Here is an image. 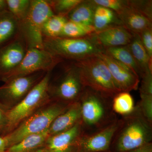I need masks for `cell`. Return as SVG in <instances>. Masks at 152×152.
<instances>
[{
  "label": "cell",
  "instance_id": "cell-4",
  "mask_svg": "<svg viewBox=\"0 0 152 152\" xmlns=\"http://www.w3.org/2000/svg\"><path fill=\"white\" fill-rule=\"evenodd\" d=\"M43 49L55 56L72 61L104 52L96 39L94 33L83 38L44 37Z\"/></svg>",
  "mask_w": 152,
  "mask_h": 152
},
{
  "label": "cell",
  "instance_id": "cell-34",
  "mask_svg": "<svg viewBox=\"0 0 152 152\" xmlns=\"http://www.w3.org/2000/svg\"><path fill=\"white\" fill-rule=\"evenodd\" d=\"M129 152H152V142L146 144Z\"/></svg>",
  "mask_w": 152,
  "mask_h": 152
},
{
  "label": "cell",
  "instance_id": "cell-6",
  "mask_svg": "<svg viewBox=\"0 0 152 152\" xmlns=\"http://www.w3.org/2000/svg\"><path fill=\"white\" fill-rule=\"evenodd\" d=\"M52 72H47L40 81L17 106L8 110V122L1 135L10 133L35 112L51 100L48 94Z\"/></svg>",
  "mask_w": 152,
  "mask_h": 152
},
{
  "label": "cell",
  "instance_id": "cell-2",
  "mask_svg": "<svg viewBox=\"0 0 152 152\" xmlns=\"http://www.w3.org/2000/svg\"><path fill=\"white\" fill-rule=\"evenodd\" d=\"M152 140V124L144 116L137 106L121 118L112 142L110 152H129Z\"/></svg>",
  "mask_w": 152,
  "mask_h": 152
},
{
  "label": "cell",
  "instance_id": "cell-17",
  "mask_svg": "<svg viewBox=\"0 0 152 152\" xmlns=\"http://www.w3.org/2000/svg\"><path fill=\"white\" fill-rule=\"evenodd\" d=\"M80 107L78 102L72 104L53 121L48 129L49 135L53 136L64 132L80 121Z\"/></svg>",
  "mask_w": 152,
  "mask_h": 152
},
{
  "label": "cell",
  "instance_id": "cell-31",
  "mask_svg": "<svg viewBox=\"0 0 152 152\" xmlns=\"http://www.w3.org/2000/svg\"><path fill=\"white\" fill-rule=\"evenodd\" d=\"M138 35L143 45L152 59V28L144 30Z\"/></svg>",
  "mask_w": 152,
  "mask_h": 152
},
{
  "label": "cell",
  "instance_id": "cell-19",
  "mask_svg": "<svg viewBox=\"0 0 152 152\" xmlns=\"http://www.w3.org/2000/svg\"><path fill=\"white\" fill-rule=\"evenodd\" d=\"M19 32V23L8 10L0 13V48L15 37Z\"/></svg>",
  "mask_w": 152,
  "mask_h": 152
},
{
  "label": "cell",
  "instance_id": "cell-32",
  "mask_svg": "<svg viewBox=\"0 0 152 152\" xmlns=\"http://www.w3.org/2000/svg\"><path fill=\"white\" fill-rule=\"evenodd\" d=\"M140 94L152 95V72H147L141 77Z\"/></svg>",
  "mask_w": 152,
  "mask_h": 152
},
{
  "label": "cell",
  "instance_id": "cell-15",
  "mask_svg": "<svg viewBox=\"0 0 152 152\" xmlns=\"http://www.w3.org/2000/svg\"><path fill=\"white\" fill-rule=\"evenodd\" d=\"M83 134L81 121L66 132L50 136L37 152H79V141Z\"/></svg>",
  "mask_w": 152,
  "mask_h": 152
},
{
  "label": "cell",
  "instance_id": "cell-14",
  "mask_svg": "<svg viewBox=\"0 0 152 152\" xmlns=\"http://www.w3.org/2000/svg\"><path fill=\"white\" fill-rule=\"evenodd\" d=\"M98 55L105 63L114 82L121 91L130 92L137 89L140 77L129 68L104 52Z\"/></svg>",
  "mask_w": 152,
  "mask_h": 152
},
{
  "label": "cell",
  "instance_id": "cell-30",
  "mask_svg": "<svg viewBox=\"0 0 152 152\" xmlns=\"http://www.w3.org/2000/svg\"><path fill=\"white\" fill-rule=\"evenodd\" d=\"M98 6L105 7L114 11L117 15L121 12L127 4L128 1L123 0H93Z\"/></svg>",
  "mask_w": 152,
  "mask_h": 152
},
{
  "label": "cell",
  "instance_id": "cell-25",
  "mask_svg": "<svg viewBox=\"0 0 152 152\" xmlns=\"http://www.w3.org/2000/svg\"><path fill=\"white\" fill-rule=\"evenodd\" d=\"M68 20L65 16L53 15L46 21L43 26L42 34L45 38L60 37L63 28Z\"/></svg>",
  "mask_w": 152,
  "mask_h": 152
},
{
  "label": "cell",
  "instance_id": "cell-29",
  "mask_svg": "<svg viewBox=\"0 0 152 152\" xmlns=\"http://www.w3.org/2000/svg\"><path fill=\"white\" fill-rule=\"evenodd\" d=\"M140 96V101L137 106L144 116L152 124V95Z\"/></svg>",
  "mask_w": 152,
  "mask_h": 152
},
{
  "label": "cell",
  "instance_id": "cell-12",
  "mask_svg": "<svg viewBox=\"0 0 152 152\" xmlns=\"http://www.w3.org/2000/svg\"><path fill=\"white\" fill-rule=\"evenodd\" d=\"M121 123L118 119L108 126L92 134H82L79 141V152H110L115 134Z\"/></svg>",
  "mask_w": 152,
  "mask_h": 152
},
{
  "label": "cell",
  "instance_id": "cell-22",
  "mask_svg": "<svg viewBox=\"0 0 152 152\" xmlns=\"http://www.w3.org/2000/svg\"><path fill=\"white\" fill-rule=\"evenodd\" d=\"M104 53L129 68L140 78L141 77V71L127 46L107 48Z\"/></svg>",
  "mask_w": 152,
  "mask_h": 152
},
{
  "label": "cell",
  "instance_id": "cell-24",
  "mask_svg": "<svg viewBox=\"0 0 152 152\" xmlns=\"http://www.w3.org/2000/svg\"><path fill=\"white\" fill-rule=\"evenodd\" d=\"M134 99L130 92H121L112 100V109L116 114L125 116L131 113L135 109Z\"/></svg>",
  "mask_w": 152,
  "mask_h": 152
},
{
  "label": "cell",
  "instance_id": "cell-21",
  "mask_svg": "<svg viewBox=\"0 0 152 152\" xmlns=\"http://www.w3.org/2000/svg\"><path fill=\"white\" fill-rule=\"evenodd\" d=\"M48 130L26 137L9 148L7 152H37L42 148L50 136Z\"/></svg>",
  "mask_w": 152,
  "mask_h": 152
},
{
  "label": "cell",
  "instance_id": "cell-11",
  "mask_svg": "<svg viewBox=\"0 0 152 152\" xmlns=\"http://www.w3.org/2000/svg\"><path fill=\"white\" fill-rule=\"evenodd\" d=\"M152 15L151 1H128L126 7L117 15L121 26L137 34L152 28Z\"/></svg>",
  "mask_w": 152,
  "mask_h": 152
},
{
  "label": "cell",
  "instance_id": "cell-18",
  "mask_svg": "<svg viewBox=\"0 0 152 152\" xmlns=\"http://www.w3.org/2000/svg\"><path fill=\"white\" fill-rule=\"evenodd\" d=\"M97 6L93 0H83L66 17L71 21L86 26H93Z\"/></svg>",
  "mask_w": 152,
  "mask_h": 152
},
{
  "label": "cell",
  "instance_id": "cell-23",
  "mask_svg": "<svg viewBox=\"0 0 152 152\" xmlns=\"http://www.w3.org/2000/svg\"><path fill=\"white\" fill-rule=\"evenodd\" d=\"M115 25H121L117 14L110 9L97 6L93 25L96 32Z\"/></svg>",
  "mask_w": 152,
  "mask_h": 152
},
{
  "label": "cell",
  "instance_id": "cell-35",
  "mask_svg": "<svg viewBox=\"0 0 152 152\" xmlns=\"http://www.w3.org/2000/svg\"><path fill=\"white\" fill-rule=\"evenodd\" d=\"M7 146L4 138L0 135V152H7Z\"/></svg>",
  "mask_w": 152,
  "mask_h": 152
},
{
  "label": "cell",
  "instance_id": "cell-26",
  "mask_svg": "<svg viewBox=\"0 0 152 152\" xmlns=\"http://www.w3.org/2000/svg\"><path fill=\"white\" fill-rule=\"evenodd\" d=\"M96 32L93 26H86L68 20L63 28L60 37L69 38L85 37Z\"/></svg>",
  "mask_w": 152,
  "mask_h": 152
},
{
  "label": "cell",
  "instance_id": "cell-13",
  "mask_svg": "<svg viewBox=\"0 0 152 152\" xmlns=\"http://www.w3.org/2000/svg\"><path fill=\"white\" fill-rule=\"evenodd\" d=\"M27 50L26 42L19 32L13 39L0 48V80L2 81L20 64Z\"/></svg>",
  "mask_w": 152,
  "mask_h": 152
},
{
  "label": "cell",
  "instance_id": "cell-9",
  "mask_svg": "<svg viewBox=\"0 0 152 152\" xmlns=\"http://www.w3.org/2000/svg\"><path fill=\"white\" fill-rule=\"evenodd\" d=\"M64 61L62 59L53 56L44 49H28L20 64L2 81L4 82L38 72H52L59 64Z\"/></svg>",
  "mask_w": 152,
  "mask_h": 152
},
{
  "label": "cell",
  "instance_id": "cell-1",
  "mask_svg": "<svg viewBox=\"0 0 152 152\" xmlns=\"http://www.w3.org/2000/svg\"><path fill=\"white\" fill-rule=\"evenodd\" d=\"M113 99L85 87L78 101L83 134H88L103 129L118 118L112 109Z\"/></svg>",
  "mask_w": 152,
  "mask_h": 152
},
{
  "label": "cell",
  "instance_id": "cell-16",
  "mask_svg": "<svg viewBox=\"0 0 152 152\" xmlns=\"http://www.w3.org/2000/svg\"><path fill=\"white\" fill-rule=\"evenodd\" d=\"M134 35L121 25L112 26L94 33L96 39L104 50L107 48L127 45Z\"/></svg>",
  "mask_w": 152,
  "mask_h": 152
},
{
  "label": "cell",
  "instance_id": "cell-20",
  "mask_svg": "<svg viewBox=\"0 0 152 152\" xmlns=\"http://www.w3.org/2000/svg\"><path fill=\"white\" fill-rule=\"evenodd\" d=\"M127 46L141 71L142 77L149 71L152 72V59L143 45L138 34H134L132 41Z\"/></svg>",
  "mask_w": 152,
  "mask_h": 152
},
{
  "label": "cell",
  "instance_id": "cell-7",
  "mask_svg": "<svg viewBox=\"0 0 152 152\" xmlns=\"http://www.w3.org/2000/svg\"><path fill=\"white\" fill-rule=\"evenodd\" d=\"M64 66L61 73L50 80L48 91L51 99L72 104L78 101L85 87L74 61Z\"/></svg>",
  "mask_w": 152,
  "mask_h": 152
},
{
  "label": "cell",
  "instance_id": "cell-27",
  "mask_svg": "<svg viewBox=\"0 0 152 152\" xmlns=\"http://www.w3.org/2000/svg\"><path fill=\"white\" fill-rule=\"evenodd\" d=\"M8 10L19 23L26 17L31 7V0H6Z\"/></svg>",
  "mask_w": 152,
  "mask_h": 152
},
{
  "label": "cell",
  "instance_id": "cell-3",
  "mask_svg": "<svg viewBox=\"0 0 152 152\" xmlns=\"http://www.w3.org/2000/svg\"><path fill=\"white\" fill-rule=\"evenodd\" d=\"M70 104L51 99L10 133L3 136L8 149L28 136L48 130L55 119Z\"/></svg>",
  "mask_w": 152,
  "mask_h": 152
},
{
  "label": "cell",
  "instance_id": "cell-8",
  "mask_svg": "<svg viewBox=\"0 0 152 152\" xmlns=\"http://www.w3.org/2000/svg\"><path fill=\"white\" fill-rule=\"evenodd\" d=\"M54 15L46 0H31L29 12L19 23V33L23 38L27 49H43V26Z\"/></svg>",
  "mask_w": 152,
  "mask_h": 152
},
{
  "label": "cell",
  "instance_id": "cell-10",
  "mask_svg": "<svg viewBox=\"0 0 152 152\" xmlns=\"http://www.w3.org/2000/svg\"><path fill=\"white\" fill-rule=\"evenodd\" d=\"M47 72H38L4 82L0 86V104L8 110L12 109L23 99Z\"/></svg>",
  "mask_w": 152,
  "mask_h": 152
},
{
  "label": "cell",
  "instance_id": "cell-5",
  "mask_svg": "<svg viewBox=\"0 0 152 152\" xmlns=\"http://www.w3.org/2000/svg\"><path fill=\"white\" fill-rule=\"evenodd\" d=\"M74 62L78 68L81 80L85 87L113 99L121 92L114 82L105 63L99 55Z\"/></svg>",
  "mask_w": 152,
  "mask_h": 152
},
{
  "label": "cell",
  "instance_id": "cell-36",
  "mask_svg": "<svg viewBox=\"0 0 152 152\" xmlns=\"http://www.w3.org/2000/svg\"><path fill=\"white\" fill-rule=\"evenodd\" d=\"M6 10H8L6 0H0V13Z\"/></svg>",
  "mask_w": 152,
  "mask_h": 152
},
{
  "label": "cell",
  "instance_id": "cell-33",
  "mask_svg": "<svg viewBox=\"0 0 152 152\" xmlns=\"http://www.w3.org/2000/svg\"><path fill=\"white\" fill-rule=\"evenodd\" d=\"M8 110L0 104V134L5 130L8 122Z\"/></svg>",
  "mask_w": 152,
  "mask_h": 152
},
{
  "label": "cell",
  "instance_id": "cell-28",
  "mask_svg": "<svg viewBox=\"0 0 152 152\" xmlns=\"http://www.w3.org/2000/svg\"><path fill=\"white\" fill-rule=\"evenodd\" d=\"M83 0H46L55 15L66 16Z\"/></svg>",
  "mask_w": 152,
  "mask_h": 152
}]
</instances>
